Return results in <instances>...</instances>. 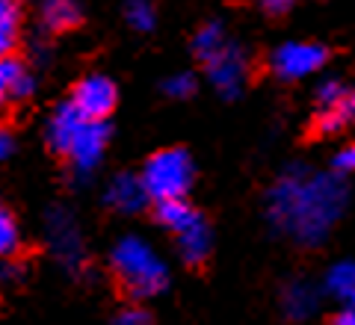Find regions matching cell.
Listing matches in <instances>:
<instances>
[{
	"label": "cell",
	"instance_id": "cell-1",
	"mask_svg": "<svg viewBox=\"0 0 355 325\" xmlns=\"http://www.w3.org/2000/svg\"><path fill=\"white\" fill-rule=\"evenodd\" d=\"M347 207V184L338 175L287 172L270 189V222L302 245H320Z\"/></svg>",
	"mask_w": 355,
	"mask_h": 325
},
{
	"label": "cell",
	"instance_id": "cell-2",
	"mask_svg": "<svg viewBox=\"0 0 355 325\" xmlns=\"http://www.w3.org/2000/svg\"><path fill=\"white\" fill-rule=\"evenodd\" d=\"M110 263H113L119 284L125 287V293L133 299H151V296L163 293L166 284H169V269H166V263L157 257V252L139 237L119 240Z\"/></svg>",
	"mask_w": 355,
	"mask_h": 325
},
{
	"label": "cell",
	"instance_id": "cell-3",
	"mask_svg": "<svg viewBox=\"0 0 355 325\" xmlns=\"http://www.w3.org/2000/svg\"><path fill=\"white\" fill-rule=\"evenodd\" d=\"M142 189L146 195L160 201H178L190 193L193 186V160L184 148H163L148 157V163L142 166Z\"/></svg>",
	"mask_w": 355,
	"mask_h": 325
},
{
	"label": "cell",
	"instance_id": "cell-4",
	"mask_svg": "<svg viewBox=\"0 0 355 325\" xmlns=\"http://www.w3.org/2000/svg\"><path fill=\"white\" fill-rule=\"evenodd\" d=\"M329 60V51L317 42H287L282 48H275L272 53V71L282 77V80H299V77H308L320 71Z\"/></svg>",
	"mask_w": 355,
	"mask_h": 325
},
{
	"label": "cell",
	"instance_id": "cell-5",
	"mask_svg": "<svg viewBox=\"0 0 355 325\" xmlns=\"http://www.w3.org/2000/svg\"><path fill=\"white\" fill-rule=\"evenodd\" d=\"M69 104L80 113L86 121H104L119 104V92L110 77L104 74H89L83 80H77L71 89V100Z\"/></svg>",
	"mask_w": 355,
	"mask_h": 325
},
{
	"label": "cell",
	"instance_id": "cell-6",
	"mask_svg": "<svg viewBox=\"0 0 355 325\" xmlns=\"http://www.w3.org/2000/svg\"><path fill=\"white\" fill-rule=\"evenodd\" d=\"M207 77L214 80V86L219 89V95L225 98H237L243 92V83H246V57L237 48L234 42H225L216 53H210L205 60Z\"/></svg>",
	"mask_w": 355,
	"mask_h": 325
},
{
	"label": "cell",
	"instance_id": "cell-7",
	"mask_svg": "<svg viewBox=\"0 0 355 325\" xmlns=\"http://www.w3.org/2000/svg\"><path fill=\"white\" fill-rule=\"evenodd\" d=\"M107 139H110V130L104 121H86L80 128V133L74 137L71 142V151H69V160L74 163L77 172H89L101 163V154L107 148Z\"/></svg>",
	"mask_w": 355,
	"mask_h": 325
},
{
	"label": "cell",
	"instance_id": "cell-8",
	"mask_svg": "<svg viewBox=\"0 0 355 325\" xmlns=\"http://www.w3.org/2000/svg\"><path fill=\"white\" fill-rule=\"evenodd\" d=\"M83 125H86V118L77 113L69 100L60 104L57 109H53L51 121H48V145H51V151L60 154V157H69L71 142H74L77 133H80Z\"/></svg>",
	"mask_w": 355,
	"mask_h": 325
},
{
	"label": "cell",
	"instance_id": "cell-9",
	"mask_svg": "<svg viewBox=\"0 0 355 325\" xmlns=\"http://www.w3.org/2000/svg\"><path fill=\"white\" fill-rule=\"evenodd\" d=\"M30 92H33V80L27 74L24 60H21L18 53L0 60V107L24 100Z\"/></svg>",
	"mask_w": 355,
	"mask_h": 325
},
{
	"label": "cell",
	"instance_id": "cell-10",
	"mask_svg": "<svg viewBox=\"0 0 355 325\" xmlns=\"http://www.w3.org/2000/svg\"><path fill=\"white\" fill-rule=\"evenodd\" d=\"M175 237H178V252H181V257L190 266H202L207 261V254H210V228H207L202 213H198V216L181 234H175Z\"/></svg>",
	"mask_w": 355,
	"mask_h": 325
},
{
	"label": "cell",
	"instance_id": "cell-11",
	"mask_svg": "<svg viewBox=\"0 0 355 325\" xmlns=\"http://www.w3.org/2000/svg\"><path fill=\"white\" fill-rule=\"evenodd\" d=\"M107 204L119 213H139L148 204V195L137 175H119L107 189Z\"/></svg>",
	"mask_w": 355,
	"mask_h": 325
},
{
	"label": "cell",
	"instance_id": "cell-12",
	"mask_svg": "<svg viewBox=\"0 0 355 325\" xmlns=\"http://www.w3.org/2000/svg\"><path fill=\"white\" fill-rule=\"evenodd\" d=\"M80 6L77 0H44L42 3V24L51 33H69L74 27H80Z\"/></svg>",
	"mask_w": 355,
	"mask_h": 325
},
{
	"label": "cell",
	"instance_id": "cell-13",
	"mask_svg": "<svg viewBox=\"0 0 355 325\" xmlns=\"http://www.w3.org/2000/svg\"><path fill=\"white\" fill-rule=\"evenodd\" d=\"M282 308L291 319H305L308 313H314V308H317V290L308 281L287 284L282 293Z\"/></svg>",
	"mask_w": 355,
	"mask_h": 325
},
{
	"label": "cell",
	"instance_id": "cell-14",
	"mask_svg": "<svg viewBox=\"0 0 355 325\" xmlns=\"http://www.w3.org/2000/svg\"><path fill=\"white\" fill-rule=\"evenodd\" d=\"M326 290L340 301H347V305H355V263L343 261L331 266L326 275Z\"/></svg>",
	"mask_w": 355,
	"mask_h": 325
},
{
	"label": "cell",
	"instance_id": "cell-15",
	"mask_svg": "<svg viewBox=\"0 0 355 325\" xmlns=\"http://www.w3.org/2000/svg\"><path fill=\"white\" fill-rule=\"evenodd\" d=\"M198 216V213L187 204L184 198H178V201H160L157 204V222L163 228H169L172 234H181L190 222Z\"/></svg>",
	"mask_w": 355,
	"mask_h": 325
},
{
	"label": "cell",
	"instance_id": "cell-16",
	"mask_svg": "<svg viewBox=\"0 0 355 325\" xmlns=\"http://www.w3.org/2000/svg\"><path fill=\"white\" fill-rule=\"evenodd\" d=\"M225 30H222V24H205L202 30L196 33V42H193V48H196V57L198 60H207L210 53H216L222 44H225Z\"/></svg>",
	"mask_w": 355,
	"mask_h": 325
},
{
	"label": "cell",
	"instance_id": "cell-17",
	"mask_svg": "<svg viewBox=\"0 0 355 325\" xmlns=\"http://www.w3.org/2000/svg\"><path fill=\"white\" fill-rule=\"evenodd\" d=\"M21 249V234L18 222L3 204H0V257H12Z\"/></svg>",
	"mask_w": 355,
	"mask_h": 325
},
{
	"label": "cell",
	"instance_id": "cell-18",
	"mask_svg": "<svg viewBox=\"0 0 355 325\" xmlns=\"http://www.w3.org/2000/svg\"><path fill=\"white\" fill-rule=\"evenodd\" d=\"M347 121H349V116H347V109H343V107L320 109V116L314 121V130L320 133V137H329V133H338V130L347 128Z\"/></svg>",
	"mask_w": 355,
	"mask_h": 325
},
{
	"label": "cell",
	"instance_id": "cell-19",
	"mask_svg": "<svg viewBox=\"0 0 355 325\" xmlns=\"http://www.w3.org/2000/svg\"><path fill=\"white\" fill-rule=\"evenodd\" d=\"M128 21L137 30H151L154 27V6L148 0H128Z\"/></svg>",
	"mask_w": 355,
	"mask_h": 325
},
{
	"label": "cell",
	"instance_id": "cell-20",
	"mask_svg": "<svg viewBox=\"0 0 355 325\" xmlns=\"http://www.w3.org/2000/svg\"><path fill=\"white\" fill-rule=\"evenodd\" d=\"M347 100V89H343L340 80H326L323 86L317 89V104L323 109H335V107H343Z\"/></svg>",
	"mask_w": 355,
	"mask_h": 325
},
{
	"label": "cell",
	"instance_id": "cell-21",
	"mask_svg": "<svg viewBox=\"0 0 355 325\" xmlns=\"http://www.w3.org/2000/svg\"><path fill=\"white\" fill-rule=\"evenodd\" d=\"M163 92L169 98H190L196 92V77L193 74H175L163 83Z\"/></svg>",
	"mask_w": 355,
	"mask_h": 325
},
{
	"label": "cell",
	"instance_id": "cell-22",
	"mask_svg": "<svg viewBox=\"0 0 355 325\" xmlns=\"http://www.w3.org/2000/svg\"><path fill=\"white\" fill-rule=\"evenodd\" d=\"M116 325H154L151 322V313L142 310V308H125L116 317Z\"/></svg>",
	"mask_w": 355,
	"mask_h": 325
},
{
	"label": "cell",
	"instance_id": "cell-23",
	"mask_svg": "<svg viewBox=\"0 0 355 325\" xmlns=\"http://www.w3.org/2000/svg\"><path fill=\"white\" fill-rule=\"evenodd\" d=\"M21 21V0H0V27Z\"/></svg>",
	"mask_w": 355,
	"mask_h": 325
},
{
	"label": "cell",
	"instance_id": "cell-24",
	"mask_svg": "<svg viewBox=\"0 0 355 325\" xmlns=\"http://www.w3.org/2000/svg\"><path fill=\"white\" fill-rule=\"evenodd\" d=\"M335 169H338V172H355V145H347L343 151H338Z\"/></svg>",
	"mask_w": 355,
	"mask_h": 325
},
{
	"label": "cell",
	"instance_id": "cell-25",
	"mask_svg": "<svg viewBox=\"0 0 355 325\" xmlns=\"http://www.w3.org/2000/svg\"><path fill=\"white\" fill-rule=\"evenodd\" d=\"M293 3H296V0H261V6H263L270 15H284Z\"/></svg>",
	"mask_w": 355,
	"mask_h": 325
},
{
	"label": "cell",
	"instance_id": "cell-26",
	"mask_svg": "<svg viewBox=\"0 0 355 325\" xmlns=\"http://www.w3.org/2000/svg\"><path fill=\"white\" fill-rule=\"evenodd\" d=\"M331 325H355V305H347L343 310H338V317L331 319Z\"/></svg>",
	"mask_w": 355,
	"mask_h": 325
},
{
	"label": "cell",
	"instance_id": "cell-27",
	"mask_svg": "<svg viewBox=\"0 0 355 325\" xmlns=\"http://www.w3.org/2000/svg\"><path fill=\"white\" fill-rule=\"evenodd\" d=\"M12 151V137H9V130L6 128H0V160Z\"/></svg>",
	"mask_w": 355,
	"mask_h": 325
},
{
	"label": "cell",
	"instance_id": "cell-28",
	"mask_svg": "<svg viewBox=\"0 0 355 325\" xmlns=\"http://www.w3.org/2000/svg\"><path fill=\"white\" fill-rule=\"evenodd\" d=\"M343 109H347V116H349V121L355 118V89L352 92H347V100H343Z\"/></svg>",
	"mask_w": 355,
	"mask_h": 325
}]
</instances>
